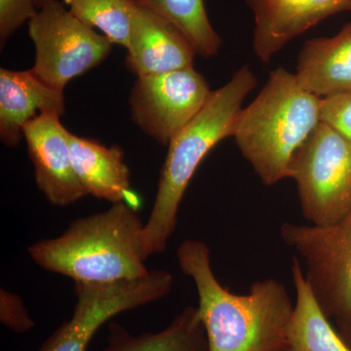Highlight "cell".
<instances>
[{
    "instance_id": "14",
    "label": "cell",
    "mask_w": 351,
    "mask_h": 351,
    "mask_svg": "<svg viewBox=\"0 0 351 351\" xmlns=\"http://www.w3.org/2000/svg\"><path fill=\"white\" fill-rule=\"evenodd\" d=\"M295 75L304 89L319 98L351 91V23L331 38L306 40Z\"/></svg>"
},
{
    "instance_id": "3",
    "label": "cell",
    "mask_w": 351,
    "mask_h": 351,
    "mask_svg": "<svg viewBox=\"0 0 351 351\" xmlns=\"http://www.w3.org/2000/svg\"><path fill=\"white\" fill-rule=\"evenodd\" d=\"M144 226L137 212L122 201L75 219L60 237L32 244L27 253L41 269L75 282L140 278L149 272L142 253Z\"/></svg>"
},
{
    "instance_id": "6",
    "label": "cell",
    "mask_w": 351,
    "mask_h": 351,
    "mask_svg": "<svg viewBox=\"0 0 351 351\" xmlns=\"http://www.w3.org/2000/svg\"><path fill=\"white\" fill-rule=\"evenodd\" d=\"M280 234L304 261L318 304L351 348V212L330 228L284 223Z\"/></svg>"
},
{
    "instance_id": "17",
    "label": "cell",
    "mask_w": 351,
    "mask_h": 351,
    "mask_svg": "<svg viewBox=\"0 0 351 351\" xmlns=\"http://www.w3.org/2000/svg\"><path fill=\"white\" fill-rule=\"evenodd\" d=\"M108 345L103 351H209L197 307L186 306L158 332L131 334L119 323H108Z\"/></svg>"
},
{
    "instance_id": "20",
    "label": "cell",
    "mask_w": 351,
    "mask_h": 351,
    "mask_svg": "<svg viewBox=\"0 0 351 351\" xmlns=\"http://www.w3.org/2000/svg\"><path fill=\"white\" fill-rule=\"evenodd\" d=\"M38 0H0V41L7 39L38 13Z\"/></svg>"
},
{
    "instance_id": "22",
    "label": "cell",
    "mask_w": 351,
    "mask_h": 351,
    "mask_svg": "<svg viewBox=\"0 0 351 351\" xmlns=\"http://www.w3.org/2000/svg\"><path fill=\"white\" fill-rule=\"evenodd\" d=\"M0 322L18 334L29 331L36 325L20 295L5 289L0 290Z\"/></svg>"
},
{
    "instance_id": "7",
    "label": "cell",
    "mask_w": 351,
    "mask_h": 351,
    "mask_svg": "<svg viewBox=\"0 0 351 351\" xmlns=\"http://www.w3.org/2000/svg\"><path fill=\"white\" fill-rule=\"evenodd\" d=\"M36 48L32 71L46 84L64 91L71 80L99 66L112 43L66 10L64 2L44 0L27 23Z\"/></svg>"
},
{
    "instance_id": "8",
    "label": "cell",
    "mask_w": 351,
    "mask_h": 351,
    "mask_svg": "<svg viewBox=\"0 0 351 351\" xmlns=\"http://www.w3.org/2000/svg\"><path fill=\"white\" fill-rule=\"evenodd\" d=\"M174 278L166 270H149L144 277L107 283L75 282L76 302L71 319L44 341L38 351H86L105 323L131 309L163 299Z\"/></svg>"
},
{
    "instance_id": "9",
    "label": "cell",
    "mask_w": 351,
    "mask_h": 351,
    "mask_svg": "<svg viewBox=\"0 0 351 351\" xmlns=\"http://www.w3.org/2000/svg\"><path fill=\"white\" fill-rule=\"evenodd\" d=\"M212 92L193 66L138 77L129 98L132 119L159 144L168 145L202 110Z\"/></svg>"
},
{
    "instance_id": "23",
    "label": "cell",
    "mask_w": 351,
    "mask_h": 351,
    "mask_svg": "<svg viewBox=\"0 0 351 351\" xmlns=\"http://www.w3.org/2000/svg\"><path fill=\"white\" fill-rule=\"evenodd\" d=\"M43 1H44V0H38V9H39V7L41 6V4L43 3Z\"/></svg>"
},
{
    "instance_id": "2",
    "label": "cell",
    "mask_w": 351,
    "mask_h": 351,
    "mask_svg": "<svg viewBox=\"0 0 351 351\" xmlns=\"http://www.w3.org/2000/svg\"><path fill=\"white\" fill-rule=\"evenodd\" d=\"M257 85L250 66L244 64L230 82L212 92L202 110L168 145L156 200L143 230L145 260L167 248L189 182L209 152L221 141L232 137L245 98Z\"/></svg>"
},
{
    "instance_id": "13",
    "label": "cell",
    "mask_w": 351,
    "mask_h": 351,
    "mask_svg": "<svg viewBox=\"0 0 351 351\" xmlns=\"http://www.w3.org/2000/svg\"><path fill=\"white\" fill-rule=\"evenodd\" d=\"M64 91L44 83L29 71L0 69V138L16 147L24 127L43 112H64Z\"/></svg>"
},
{
    "instance_id": "12",
    "label": "cell",
    "mask_w": 351,
    "mask_h": 351,
    "mask_svg": "<svg viewBox=\"0 0 351 351\" xmlns=\"http://www.w3.org/2000/svg\"><path fill=\"white\" fill-rule=\"evenodd\" d=\"M253 12V50L269 63L289 43L320 22L351 12V0H245Z\"/></svg>"
},
{
    "instance_id": "10",
    "label": "cell",
    "mask_w": 351,
    "mask_h": 351,
    "mask_svg": "<svg viewBox=\"0 0 351 351\" xmlns=\"http://www.w3.org/2000/svg\"><path fill=\"white\" fill-rule=\"evenodd\" d=\"M56 112L27 122L23 134L39 191L55 206L66 207L88 195L78 181L69 145V131Z\"/></svg>"
},
{
    "instance_id": "1",
    "label": "cell",
    "mask_w": 351,
    "mask_h": 351,
    "mask_svg": "<svg viewBox=\"0 0 351 351\" xmlns=\"http://www.w3.org/2000/svg\"><path fill=\"white\" fill-rule=\"evenodd\" d=\"M210 254L195 239L177 250L180 269L196 286L209 351H286L295 304L285 286L269 278L252 284L249 294H233L215 276Z\"/></svg>"
},
{
    "instance_id": "21",
    "label": "cell",
    "mask_w": 351,
    "mask_h": 351,
    "mask_svg": "<svg viewBox=\"0 0 351 351\" xmlns=\"http://www.w3.org/2000/svg\"><path fill=\"white\" fill-rule=\"evenodd\" d=\"M320 119L351 141V91L321 98Z\"/></svg>"
},
{
    "instance_id": "18",
    "label": "cell",
    "mask_w": 351,
    "mask_h": 351,
    "mask_svg": "<svg viewBox=\"0 0 351 351\" xmlns=\"http://www.w3.org/2000/svg\"><path fill=\"white\" fill-rule=\"evenodd\" d=\"M144 1L184 34L193 44L197 55L210 58L218 54L223 40L208 18L204 0Z\"/></svg>"
},
{
    "instance_id": "15",
    "label": "cell",
    "mask_w": 351,
    "mask_h": 351,
    "mask_svg": "<svg viewBox=\"0 0 351 351\" xmlns=\"http://www.w3.org/2000/svg\"><path fill=\"white\" fill-rule=\"evenodd\" d=\"M69 145L73 170L87 195L112 204L122 202L130 189V170L122 149L106 147L71 132Z\"/></svg>"
},
{
    "instance_id": "16",
    "label": "cell",
    "mask_w": 351,
    "mask_h": 351,
    "mask_svg": "<svg viewBox=\"0 0 351 351\" xmlns=\"http://www.w3.org/2000/svg\"><path fill=\"white\" fill-rule=\"evenodd\" d=\"M291 271L297 301L288 325L286 351H351L318 304L298 257L293 258Z\"/></svg>"
},
{
    "instance_id": "11",
    "label": "cell",
    "mask_w": 351,
    "mask_h": 351,
    "mask_svg": "<svg viewBox=\"0 0 351 351\" xmlns=\"http://www.w3.org/2000/svg\"><path fill=\"white\" fill-rule=\"evenodd\" d=\"M135 1L127 48L129 71L144 77L193 66L197 53L188 38L144 0Z\"/></svg>"
},
{
    "instance_id": "19",
    "label": "cell",
    "mask_w": 351,
    "mask_h": 351,
    "mask_svg": "<svg viewBox=\"0 0 351 351\" xmlns=\"http://www.w3.org/2000/svg\"><path fill=\"white\" fill-rule=\"evenodd\" d=\"M78 20L103 32L112 43L128 48L135 0H63Z\"/></svg>"
},
{
    "instance_id": "5",
    "label": "cell",
    "mask_w": 351,
    "mask_h": 351,
    "mask_svg": "<svg viewBox=\"0 0 351 351\" xmlns=\"http://www.w3.org/2000/svg\"><path fill=\"white\" fill-rule=\"evenodd\" d=\"M289 178L311 226L337 225L351 212V141L320 122L295 154Z\"/></svg>"
},
{
    "instance_id": "4",
    "label": "cell",
    "mask_w": 351,
    "mask_h": 351,
    "mask_svg": "<svg viewBox=\"0 0 351 351\" xmlns=\"http://www.w3.org/2000/svg\"><path fill=\"white\" fill-rule=\"evenodd\" d=\"M320 105L295 73L279 66L242 108L232 138L265 186L289 178L295 154L320 124Z\"/></svg>"
}]
</instances>
